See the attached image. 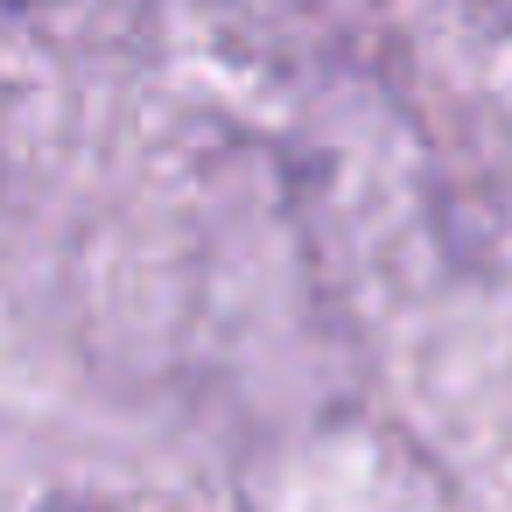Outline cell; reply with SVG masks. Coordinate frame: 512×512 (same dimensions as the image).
I'll use <instances>...</instances> for the list:
<instances>
[{"label": "cell", "mask_w": 512, "mask_h": 512, "mask_svg": "<svg viewBox=\"0 0 512 512\" xmlns=\"http://www.w3.org/2000/svg\"><path fill=\"white\" fill-rule=\"evenodd\" d=\"M15 8H29V0H15Z\"/></svg>", "instance_id": "1"}]
</instances>
